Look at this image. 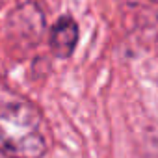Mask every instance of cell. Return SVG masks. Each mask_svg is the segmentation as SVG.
Listing matches in <instances>:
<instances>
[{
	"instance_id": "cell-2",
	"label": "cell",
	"mask_w": 158,
	"mask_h": 158,
	"mask_svg": "<svg viewBox=\"0 0 158 158\" xmlns=\"http://www.w3.org/2000/svg\"><path fill=\"white\" fill-rule=\"evenodd\" d=\"M78 43V24L73 17L63 15L56 21V24L50 30V48L52 52L65 60L71 58Z\"/></svg>"
},
{
	"instance_id": "cell-1",
	"label": "cell",
	"mask_w": 158,
	"mask_h": 158,
	"mask_svg": "<svg viewBox=\"0 0 158 158\" xmlns=\"http://www.w3.org/2000/svg\"><path fill=\"white\" fill-rule=\"evenodd\" d=\"M45 117L28 101H0V154L41 158L47 152Z\"/></svg>"
}]
</instances>
